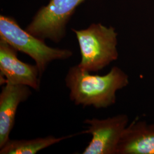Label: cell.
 Here are the masks:
<instances>
[{"mask_svg": "<svg viewBox=\"0 0 154 154\" xmlns=\"http://www.w3.org/2000/svg\"><path fill=\"white\" fill-rule=\"evenodd\" d=\"M69 97L77 106L107 108L116 103V92L129 84L128 76L117 66L104 75H92L78 65L72 66L65 78Z\"/></svg>", "mask_w": 154, "mask_h": 154, "instance_id": "6da1fadb", "label": "cell"}, {"mask_svg": "<svg viewBox=\"0 0 154 154\" xmlns=\"http://www.w3.org/2000/svg\"><path fill=\"white\" fill-rule=\"evenodd\" d=\"M72 30L76 35L81 56L78 65L83 70L99 72L118 60V33L115 28L94 23L86 29Z\"/></svg>", "mask_w": 154, "mask_h": 154, "instance_id": "7a4b0ae2", "label": "cell"}, {"mask_svg": "<svg viewBox=\"0 0 154 154\" xmlns=\"http://www.w3.org/2000/svg\"><path fill=\"white\" fill-rule=\"evenodd\" d=\"M0 39L31 57L41 76L52 62L65 60L72 56V50L49 46L45 40L21 28L15 19L4 15L0 16Z\"/></svg>", "mask_w": 154, "mask_h": 154, "instance_id": "3957f363", "label": "cell"}, {"mask_svg": "<svg viewBox=\"0 0 154 154\" xmlns=\"http://www.w3.org/2000/svg\"><path fill=\"white\" fill-rule=\"evenodd\" d=\"M87 0H50L42 6L26 28L39 38L59 43L65 37L66 26L77 7Z\"/></svg>", "mask_w": 154, "mask_h": 154, "instance_id": "277c9868", "label": "cell"}, {"mask_svg": "<svg viewBox=\"0 0 154 154\" xmlns=\"http://www.w3.org/2000/svg\"><path fill=\"white\" fill-rule=\"evenodd\" d=\"M128 118L119 114L103 119H86V134L92 138L82 154H116L122 136L128 126Z\"/></svg>", "mask_w": 154, "mask_h": 154, "instance_id": "5b68a950", "label": "cell"}, {"mask_svg": "<svg viewBox=\"0 0 154 154\" xmlns=\"http://www.w3.org/2000/svg\"><path fill=\"white\" fill-rule=\"evenodd\" d=\"M17 52L11 45L0 39L1 76L5 78V83L25 85L38 91L41 75L38 67L20 60Z\"/></svg>", "mask_w": 154, "mask_h": 154, "instance_id": "8992f818", "label": "cell"}, {"mask_svg": "<svg viewBox=\"0 0 154 154\" xmlns=\"http://www.w3.org/2000/svg\"><path fill=\"white\" fill-rule=\"evenodd\" d=\"M30 88L6 83L0 93V148L9 139L15 122L17 109L32 95Z\"/></svg>", "mask_w": 154, "mask_h": 154, "instance_id": "52a82bcc", "label": "cell"}, {"mask_svg": "<svg viewBox=\"0 0 154 154\" xmlns=\"http://www.w3.org/2000/svg\"><path fill=\"white\" fill-rule=\"evenodd\" d=\"M116 154H154V123L135 119L128 125Z\"/></svg>", "mask_w": 154, "mask_h": 154, "instance_id": "ba28073f", "label": "cell"}, {"mask_svg": "<svg viewBox=\"0 0 154 154\" xmlns=\"http://www.w3.org/2000/svg\"><path fill=\"white\" fill-rule=\"evenodd\" d=\"M83 134H86V130L58 138L53 135H49L45 137H39L32 139L11 140L10 139L0 148V154H35L42 149L60 143L63 140Z\"/></svg>", "mask_w": 154, "mask_h": 154, "instance_id": "9c48e42d", "label": "cell"}]
</instances>
